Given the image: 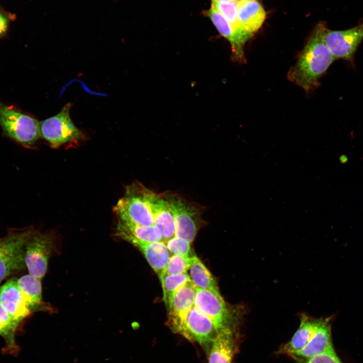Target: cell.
<instances>
[{
    "label": "cell",
    "mask_w": 363,
    "mask_h": 363,
    "mask_svg": "<svg viewBox=\"0 0 363 363\" xmlns=\"http://www.w3.org/2000/svg\"><path fill=\"white\" fill-rule=\"evenodd\" d=\"M326 28L323 22L316 25L287 74L288 79L306 92L319 86L321 77L336 60L324 40Z\"/></svg>",
    "instance_id": "cell-1"
},
{
    "label": "cell",
    "mask_w": 363,
    "mask_h": 363,
    "mask_svg": "<svg viewBox=\"0 0 363 363\" xmlns=\"http://www.w3.org/2000/svg\"><path fill=\"white\" fill-rule=\"evenodd\" d=\"M331 320V317L314 318L302 314L298 328L279 351L292 358L306 359L333 348Z\"/></svg>",
    "instance_id": "cell-2"
},
{
    "label": "cell",
    "mask_w": 363,
    "mask_h": 363,
    "mask_svg": "<svg viewBox=\"0 0 363 363\" xmlns=\"http://www.w3.org/2000/svg\"><path fill=\"white\" fill-rule=\"evenodd\" d=\"M151 192L138 182L127 186L124 195L113 209L117 219L140 225H153L149 203Z\"/></svg>",
    "instance_id": "cell-3"
},
{
    "label": "cell",
    "mask_w": 363,
    "mask_h": 363,
    "mask_svg": "<svg viewBox=\"0 0 363 363\" xmlns=\"http://www.w3.org/2000/svg\"><path fill=\"white\" fill-rule=\"evenodd\" d=\"M34 230L32 227L12 229L0 238V283L26 267L25 245Z\"/></svg>",
    "instance_id": "cell-4"
},
{
    "label": "cell",
    "mask_w": 363,
    "mask_h": 363,
    "mask_svg": "<svg viewBox=\"0 0 363 363\" xmlns=\"http://www.w3.org/2000/svg\"><path fill=\"white\" fill-rule=\"evenodd\" d=\"M72 106L71 103H67L58 113L39 123L40 137L53 148L69 143L77 144L85 137L71 118Z\"/></svg>",
    "instance_id": "cell-5"
},
{
    "label": "cell",
    "mask_w": 363,
    "mask_h": 363,
    "mask_svg": "<svg viewBox=\"0 0 363 363\" xmlns=\"http://www.w3.org/2000/svg\"><path fill=\"white\" fill-rule=\"evenodd\" d=\"M0 125L7 136L28 148L40 137L36 119L9 106L0 105Z\"/></svg>",
    "instance_id": "cell-6"
},
{
    "label": "cell",
    "mask_w": 363,
    "mask_h": 363,
    "mask_svg": "<svg viewBox=\"0 0 363 363\" xmlns=\"http://www.w3.org/2000/svg\"><path fill=\"white\" fill-rule=\"evenodd\" d=\"M195 307L212 321L218 331L233 329L240 315L238 309L227 305L220 294L196 288Z\"/></svg>",
    "instance_id": "cell-7"
},
{
    "label": "cell",
    "mask_w": 363,
    "mask_h": 363,
    "mask_svg": "<svg viewBox=\"0 0 363 363\" xmlns=\"http://www.w3.org/2000/svg\"><path fill=\"white\" fill-rule=\"evenodd\" d=\"M162 195L168 202L173 215L175 236L183 238L191 244L201 221V210L177 194L166 193Z\"/></svg>",
    "instance_id": "cell-8"
},
{
    "label": "cell",
    "mask_w": 363,
    "mask_h": 363,
    "mask_svg": "<svg viewBox=\"0 0 363 363\" xmlns=\"http://www.w3.org/2000/svg\"><path fill=\"white\" fill-rule=\"evenodd\" d=\"M189 341L211 345L218 330L212 321L195 306L177 323L170 327Z\"/></svg>",
    "instance_id": "cell-9"
},
{
    "label": "cell",
    "mask_w": 363,
    "mask_h": 363,
    "mask_svg": "<svg viewBox=\"0 0 363 363\" xmlns=\"http://www.w3.org/2000/svg\"><path fill=\"white\" fill-rule=\"evenodd\" d=\"M53 246L50 235L34 231L26 242L25 250V264L29 274L40 280L43 279Z\"/></svg>",
    "instance_id": "cell-10"
},
{
    "label": "cell",
    "mask_w": 363,
    "mask_h": 363,
    "mask_svg": "<svg viewBox=\"0 0 363 363\" xmlns=\"http://www.w3.org/2000/svg\"><path fill=\"white\" fill-rule=\"evenodd\" d=\"M325 43L335 58L352 62L355 52L363 40V23L344 30L326 28Z\"/></svg>",
    "instance_id": "cell-11"
},
{
    "label": "cell",
    "mask_w": 363,
    "mask_h": 363,
    "mask_svg": "<svg viewBox=\"0 0 363 363\" xmlns=\"http://www.w3.org/2000/svg\"><path fill=\"white\" fill-rule=\"evenodd\" d=\"M0 304L9 315L19 323L32 312L15 277L7 280L0 287Z\"/></svg>",
    "instance_id": "cell-12"
},
{
    "label": "cell",
    "mask_w": 363,
    "mask_h": 363,
    "mask_svg": "<svg viewBox=\"0 0 363 363\" xmlns=\"http://www.w3.org/2000/svg\"><path fill=\"white\" fill-rule=\"evenodd\" d=\"M117 235L137 247L158 276L162 273L170 257L165 243L144 241L126 234Z\"/></svg>",
    "instance_id": "cell-13"
},
{
    "label": "cell",
    "mask_w": 363,
    "mask_h": 363,
    "mask_svg": "<svg viewBox=\"0 0 363 363\" xmlns=\"http://www.w3.org/2000/svg\"><path fill=\"white\" fill-rule=\"evenodd\" d=\"M149 203L154 225L161 231L163 241L165 243L174 237L175 232L174 219L169 205L162 195L152 191Z\"/></svg>",
    "instance_id": "cell-14"
},
{
    "label": "cell",
    "mask_w": 363,
    "mask_h": 363,
    "mask_svg": "<svg viewBox=\"0 0 363 363\" xmlns=\"http://www.w3.org/2000/svg\"><path fill=\"white\" fill-rule=\"evenodd\" d=\"M207 16L219 33L230 43L233 60L240 64L246 63L244 46L247 41L235 32L228 20L215 9L211 7Z\"/></svg>",
    "instance_id": "cell-15"
},
{
    "label": "cell",
    "mask_w": 363,
    "mask_h": 363,
    "mask_svg": "<svg viewBox=\"0 0 363 363\" xmlns=\"http://www.w3.org/2000/svg\"><path fill=\"white\" fill-rule=\"evenodd\" d=\"M237 5L238 21L241 28L253 36L264 22L265 11L257 0H242L237 3Z\"/></svg>",
    "instance_id": "cell-16"
},
{
    "label": "cell",
    "mask_w": 363,
    "mask_h": 363,
    "mask_svg": "<svg viewBox=\"0 0 363 363\" xmlns=\"http://www.w3.org/2000/svg\"><path fill=\"white\" fill-rule=\"evenodd\" d=\"M196 287L190 281L174 294L168 309V323L171 327L180 321L195 306Z\"/></svg>",
    "instance_id": "cell-17"
},
{
    "label": "cell",
    "mask_w": 363,
    "mask_h": 363,
    "mask_svg": "<svg viewBox=\"0 0 363 363\" xmlns=\"http://www.w3.org/2000/svg\"><path fill=\"white\" fill-rule=\"evenodd\" d=\"M234 350L233 329L218 331L211 343L208 363H231Z\"/></svg>",
    "instance_id": "cell-18"
},
{
    "label": "cell",
    "mask_w": 363,
    "mask_h": 363,
    "mask_svg": "<svg viewBox=\"0 0 363 363\" xmlns=\"http://www.w3.org/2000/svg\"><path fill=\"white\" fill-rule=\"evenodd\" d=\"M190 281L196 288L220 294L216 282L211 273L196 255L191 256V263L187 271Z\"/></svg>",
    "instance_id": "cell-19"
},
{
    "label": "cell",
    "mask_w": 363,
    "mask_h": 363,
    "mask_svg": "<svg viewBox=\"0 0 363 363\" xmlns=\"http://www.w3.org/2000/svg\"><path fill=\"white\" fill-rule=\"evenodd\" d=\"M116 235L126 234L138 239L150 241H163L161 231L154 225L146 226L117 219Z\"/></svg>",
    "instance_id": "cell-20"
},
{
    "label": "cell",
    "mask_w": 363,
    "mask_h": 363,
    "mask_svg": "<svg viewBox=\"0 0 363 363\" xmlns=\"http://www.w3.org/2000/svg\"><path fill=\"white\" fill-rule=\"evenodd\" d=\"M17 282L32 312L37 309L40 310L41 307H43L41 280L29 274L17 279Z\"/></svg>",
    "instance_id": "cell-21"
},
{
    "label": "cell",
    "mask_w": 363,
    "mask_h": 363,
    "mask_svg": "<svg viewBox=\"0 0 363 363\" xmlns=\"http://www.w3.org/2000/svg\"><path fill=\"white\" fill-rule=\"evenodd\" d=\"M159 277L163 290V299L168 310L174 294L190 279L187 273L180 274H161Z\"/></svg>",
    "instance_id": "cell-22"
},
{
    "label": "cell",
    "mask_w": 363,
    "mask_h": 363,
    "mask_svg": "<svg viewBox=\"0 0 363 363\" xmlns=\"http://www.w3.org/2000/svg\"><path fill=\"white\" fill-rule=\"evenodd\" d=\"M211 7L221 14L230 23L235 32L245 41L251 38L252 36L245 32L238 23L236 2H212Z\"/></svg>",
    "instance_id": "cell-23"
},
{
    "label": "cell",
    "mask_w": 363,
    "mask_h": 363,
    "mask_svg": "<svg viewBox=\"0 0 363 363\" xmlns=\"http://www.w3.org/2000/svg\"><path fill=\"white\" fill-rule=\"evenodd\" d=\"M20 323L10 316L0 304V335L11 348L16 347L14 336Z\"/></svg>",
    "instance_id": "cell-24"
},
{
    "label": "cell",
    "mask_w": 363,
    "mask_h": 363,
    "mask_svg": "<svg viewBox=\"0 0 363 363\" xmlns=\"http://www.w3.org/2000/svg\"><path fill=\"white\" fill-rule=\"evenodd\" d=\"M191 263V256L172 255L169 257L161 274H180L187 273Z\"/></svg>",
    "instance_id": "cell-25"
},
{
    "label": "cell",
    "mask_w": 363,
    "mask_h": 363,
    "mask_svg": "<svg viewBox=\"0 0 363 363\" xmlns=\"http://www.w3.org/2000/svg\"><path fill=\"white\" fill-rule=\"evenodd\" d=\"M169 252L172 255L191 256V243L186 239L174 236L165 243Z\"/></svg>",
    "instance_id": "cell-26"
},
{
    "label": "cell",
    "mask_w": 363,
    "mask_h": 363,
    "mask_svg": "<svg viewBox=\"0 0 363 363\" xmlns=\"http://www.w3.org/2000/svg\"><path fill=\"white\" fill-rule=\"evenodd\" d=\"M293 359L297 363H342L333 348L311 358Z\"/></svg>",
    "instance_id": "cell-27"
},
{
    "label": "cell",
    "mask_w": 363,
    "mask_h": 363,
    "mask_svg": "<svg viewBox=\"0 0 363 363\" xmlns=\"http://www.w3.org/2000/svg\"><path fill=\"white\" fill-rule=\"evenodd\" d=\"M14 17L12 14L0 8V36L6 32Z\"/></svg>",
    "instance_id": "cell-28"
},
{
    "label": "cell",
    "mask_w": 363,
    "mask_h": 363,
    "mask_svg": "<svg viewBox=\"0 0 363 363\" xmlns=\"http://www.w3.org/2000/svg\"><path fill=\"white\" fill-rule=\"evenodd\" d=\"M339 159L340 161L342 163H346L347 161V157L345 155L340 156Z\"/></svg>",
    "instance_id": "cell-29"
},
{
    "label": "cell",
    "mask_w": 363,
    "mask_h": 363,
    "mask_svg": "<svg viewBox=\"0 0 363 363\" xmlns=\"http://www.w3.org/2000/svg\"><path fill=\"white\" fill-rule=\"evenodd\" d=\"M212 2H235L234 0H211Z\"/></svg>",
    "instance_id": "cell-30"
},
{
    "label": "cell",
    "mask_w": 363,
    "mask_h": 363,
    "mask_svg": "<svg viewBox=\"0 0 363 363\" xmlns=\"http://www.w3.org/2000/svg\"><path fill=\"white\" fill-rule=\"evenodd\" d=\"M241 1H242V0H234V1H235V2H236V3H238V2H239Z\"/></svg>",
    "instance_id": "cell-31"
}]
</instances>
